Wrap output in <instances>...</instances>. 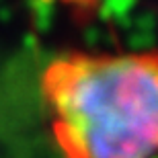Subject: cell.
<instances>
[{
  "label": "cell",
  "mask_w": 158,
  "mask_h": 158,
  "mask_svg": "<svg viewBox=\"0 0 158 158\" xmlns=\"http://www.w3.org/2000/svg\"><path fill=\"white\" fill-rule=\"evenodd\" d=\"M41 84L64 158H158V49L70 52Z\"/></svg>",
  "instance_id": "1"
}]
</instances>
